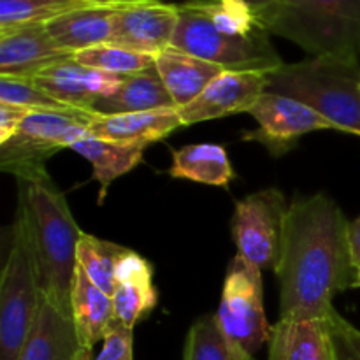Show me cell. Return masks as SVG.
<instances>
[{
	"label": "cell",
	"mask_w": 360,
	"mask_h": 360,
	"mask_svg": "<svg viewBox=\"0 0 360 360\" xmlns=\"http://www.w3.org/2000/svg\"><path fill=\"white\" fill-rule=\"evenodd\" d=\"M94 360H134V329L116 320L102 341V350Z\"/></svg>",
	"instance_id": "cell-30"
},
{
	"label": "cell",
	"mask_w": 360,
	"mask_h": 360,
	"mask_svg": "<svg viewBox=\"0 0 360 360\" xmlns=\"http://www.w3.org/2000/svg\"><path fill=\"white\" fill-rule=\"evenodd\" d=\"M350 248H352V260L354 267H360V217L350 221Z\"/></svg>",
	"instance_id": "cell-33"
},
{
	"label": "cell",
	"mask_w": 360,
	"mask_h": 360,
	"mask_svg": "<svg viewBox=\"0 0 360 360\" xmlns=\"http://www.w3.org/2000/svg\"><path fill=\"white\" fill-rule=\"evenodd\" d=\"M123 4H91L46 25L60 48L79 53L112 41L115 16Z\"/></svg>",
	"instance_id": "cell-19"
},
{
	"label": "cell",
	"mask_w": 360,
	"mask_h": 360,
	"mask_svg": "<svg viewBox=\"0 0 360 360\" xmlns=\"http://www.w3.org/2000/svg\"><path fill=\"white\" fill-rule=\"evenodd\" d=\"M74 58L83 63V65L94 67V69L102 70V72L120 77L136 76V74H143L155 67L153 55L134 51V49L123 48V46L115 44V42L84 49V51L76 53Z\"/></svg>",
	"instance_id": "cell-28"
},
{
	"label": "cell",
	"mask_w": 360,
	"mask_h": 360,
	"mask_svg": "<svg viewBox=\"0 0 360 360\" xmlns=\"http://www.w3.org/2000/svg\"><path fill=\"white\" fill-rule=\"evenodd\" d=\"M155 67L178 109L199 97L204 88L224 72L221 67L172 46L155 56Z\"/></svg>",
	"instance_id": "cell-20"
},
{
	"label": "cell",
	"mask_w": 360,
	"mask_h": 360,
	"mask_svg": "<svg viewBox=\"0 0 360 360\" xmlns=\"http://www.w3.org/2000/svg\"><path fill=\"white\" fill-rule=\"evenodd\" d=\"M243 2L248 4V6L252 7V9L255 11V13L260 16V14H262L264 11L269 9V7L273 6L274 0H243Z\"/></svg>",
	"instance_id": "cell-36"
},
{
	"label": "cell",
	"mask_w": 360,
	"mask_h": 360,
	"mask_svg": "<svg viewBox=\"0 0 360 360\" xmlns=\"http://www.w3.org/2000/svg\"><path fill=\"white\" fill-rule=\"evenodd\" d=\"M267 79V91L297 98L326 116L334 130L360 137V60L309 56L283 63Z\"/></svg>",
	"instance_id": "cell-4"
},
{
	"label": "cell",
	"mask_w": 360,
	"mask_h": 360,
	"mask_svg": "<svg viewBox=\"0 0 360 360\" xmlns=\"http://www.w3.org/2000/svg\"><path fill=\"white\" fill-rule=\"evenodd\" d=\"M267 360H336L329 319H278Z\"/></svg>",
	"instance_id": "cell-17"
},
{
	"label": "cell",
	"mask_w": 360,
	"mask_h": 360,
	"mask_svg": "<svg viewBox=\"0 0 360 360\" xmlns=\"http://www.w3.org/2000/svg\"><path fill=\"white\" fill-rule=\"evenodd\" d=\"M30 111L32 109L23 108V105L0 102V144L7 143L18 132Z\"/></svg>",
	"instance_id": "cell-31"
},
{
	"label": "cell",
	"mask_w": 360,
	"mask_h": 360,
	"mask_svg": "<svg viewBox=\"0 0 360 360\" xmlns=\"http://www.w3.org/2000/svg\"><path fill=\"white\" fill-rule=\"evenodd\" d=\"M178 21V4H123L115 16L111 42L157 56L172 44Z\"/></svg>",
	"instance_id": "cell-12"
},
{
	"label": "cell",
	"mask_w": 360,
	"mask_h": 360,
	"mask_svg": "<svg viewBox=\"0 0 360 360\" xmlns=\"http://www.w3.org/2000/svg\"><path fill=\"white\" fill-rule=\"evenodd\" d=\"M267 84L269 79L266 72L224 70L204 88L199 97L179 108L183 125L250 112L260 95L267 91Z\"/></svg>",
	"instance_id": "cell-11"
},
{
	"label": "cell",
	"mask_w": 360,
	"mask_h": 360,
	"mask_svg": "<svg viewBox=\"0 0 360 360\" xmlns=\"http://www.w3.org/2000/svg\"><path fill=\"white\" fill-rule=\"evenodd\" d=\"M259 20L311 56L360 60V0H274Z\"/></svg>",
	"instance_id": "cell-5"
},
{
	"label": "cell",
	"mask_w": 360,
	"mask_h": 360,
	"mask_svg": "<svg viewBox=\"0 0 360 360\" xmlns=\"http://www.w3.org/2000/svg\"><path fill=\"white\" fill-rule=\"evenodd\" d=\"M70 313L81 341L90 350H94L98 341H104L105 334L116 322L112 297L91 283L79 266L70 299Z\"/></svg>",
	"instance_id": "cell-22"
},
{
	"label": "cell",
	"mask_w": 360,
	"mask_h": 360,
	"mask_svg": "<svg viewBox=\"0 0 360 360\" xmlns=\"http://www.w3.org/2000/svg\"><path fill=\"white\" fill-rule=\"evenodd\" d=\"M18 360H94L77 334L72 313L42 294L34 327Z\"/></svg>",
	"instance_id": "cell-13"
},
{
	"label": "cell",
	"mask_w": 360,
	"mask_h": 360,
	"mask_svg": "<svg viewBox=\"0 0 360 360\" xmlns=\"http://www.w3.org/2000/svg\"><path fill=\"white\" fill-rule=\"evenodd\" d=\"M91 4H141V2H169V4H181L188 0H86Z\"/></svg>",
	"instance_id": "cell-35"
},
{
	"label": "cell",
	"mask_w": 360,
	"mask_h": 360,
	"mask_svg": "<svg viewBox=\"0 0 360 360\" xmlns=\"http://www.w3.org/2000/svg\"><path fill=\"white\" fill-rule=\"evenodd\" d=\"M148 146L144 144H123L115 141L95 137L91 134L84 136L83 139L76 141L70 146L74 153L81 155L91 164V178L98 183V204L104 202L109 186L120 176L134 171L143 162L144 151Z\"/></svg>",
	"instance_id": "cell-21"
},
{
	"label": "cell",
	"mask_w": 360,
	"mask_h": 360,
	"mask_svg": "<svg viewBox=\"0 0 360 360\" xmlns=\"http://www.w3.org/2000/svg\"><path fill=\"white\" fill-rule=\"evenodd\" d=\"M248 115L257 120L259 127L246 132L243 141L262 144L273 157H281L294 150L306 134L334 129L333 123L311 105L273 91L260 95Z\"/></svg>",
	"instance_id": "cell-10"
},
{
	"label": "cell",
	"mask_w": 360,
	"mask_h": 360,
	"mask_svg": "<svg viewBox=\"0 0 360 360\" xmlns=\"http://www.w3.org/2000/svg\"><path fill=\"white\" fill-rule=\"evenodd\" d=\"M94 111H30L18 132L0 144V171L20 178L46 169L44 164L60 150L72 146L90 134Z\"/></svg>",
	"instance_id": "cell-7"
},
{
	"label": "cell",
	"mask_w": 360,
	"mask_h": 360,
	"mask_svg": "<svg viewBox=\"0 0 360 360\" xmlns=\"http://www.w3.org/2000/svg\"><path fill=\"white\" fill-rule=\"evenodd\" d=\"M74 56L56 44L46 25L0 30V76L34 77Z\"/></svg>",
	"instance_id": "cell-14"
},
{
	"label": "cell",
	"mask_w": 360,
	"mask_h": 360,
	"mask_svg": "<svg viewBox=\"0 0 360 360\" xmlns=\"http://www.w3.org/2000/svg\"><path fill=\"white\" fill-rule=\"evenodd\" d=\"M287 211V199L278 188L259 190L236 202L231 231L238 255L260 271L276 269Z\"/></svg>",
	"instance_id": "cell-9"
},
{
	"label": "cell",
	"mask_w": 360,
	"mask_h": 360,
	"mask_svg": "<svg viewBox=\"0 0 360 360\" xmlns=\"http://www.w3.org/2000/svg\"><path fill=\"white\" fill-rule=\"evenodd\" d=\"M352 288H360V267H359V269H355L354 283H352Z\"/></svg>",
	"instance_id": "cell-37"
},
{
	"label": "cell",
	"mask_w": 360,
	"mask_h": 360,
	"mask_svg": "<svg viewBox=\"0 0 360 360\" xmlns=\"http://www.w3.org/2000/svg\"><path fill=\"white\" fill-rule=\"evenodd\" d=\"M340 313L333 309L329 315L330 320V329H333V343H334V357L336 360H360V355L350 343L348 336L345 334L343 327L340 322Z\"/></svg>",
	"instance_id": "cell-32"
},
{
	"label": "cell",
	"mask_w": 360,
	"mask_h": 360,
	"mask_svg": "<svg viewBox=\"0 0 360 360\" xmlns=\"http://www.w3.org/2000/svg\"><path fill=\"white\" fill-rule=\"evenodd\" d=\"M169 176L176 179H188L200 185L227 188L234 179L227 150L220 144H186L172 151V165Z\"/></svg>",
	"instance_id": "cell-24"
},
{
	"label": "cell",
	"mask_w": 360,
	"mask_h": 360,
	"mask_svg": "<svg viewBox=\"0 0 360 360\" xmlns=\"http://www.w3.org/2000/svg\"><path fill=\"white\" fill-rule=\"evenodd\" d=\"M278 319H329L338 294L352 288L350 221L327 193L288 206L276 269Z\"/></svg>",
	"instance_id": "cell-1"
},
{
	"label": "cell",
	"mask_w": 360,
	"mask_h": 360,
	"mask_svg": "<svg viewBox=\"0 0 360 360\" xmlns=\"http://www.w3.org/2000/svg\"><path fill=\"white\" fill-rule=\"evenodd\" d=\"M111 297L116 320L125 327L134 329L141 320L146 319L158 302L150 260L129 250L116 269V287Z\"/></svg>",
	"instance_id": "cell-16"
},
{
	"label": "cell",
	"mask_w": 360,
	"mask_h": 360,
	"mask_svg": "<svg viewBox=\"0 0 360 360\" xmlns=\"http://www.w3.org/2000/svg\"><path fill=\"white\" fill-rule=\"evenodd\" d=\"M340 322H341V327H343L345 334H347L348 340H350V343L354 345V348L360 355V329H357L355 326H352V323L348 322L347 319H343V316H340Z\"/></svg>",
	"instance_id": "cell-34"
},
{
	"label": "cell",
	"mask_w": 360,
	"mask_h": 360,
	"mask_svg": "<svg viewBox=\"0 0 360 360\" xmlns=\"http://www.w3.org/2000/svg\"><path fill=\"white\" fill-rule=\"evenodd\" d=\"M42 288L30 227L16 211L0 274V360H18L34 327Z\"/></svg>",
	"instance_id": "cell-6"
},
{
	"label": "cell",
	"mask_w": 360,
	"mask_h": 360,
	"mask_svg": "<svg viewBox=\"0 0 360 360\" xmlns=\"http://www.w3.org/2000/svg\"><path fill=\"white\" fill-rule=\"evenodd\" d=\"M178 13L172 48L238 72L271 74L285 63L243 0H188L178 4Z\"/></svg>",
	"instance_id": "cell-2"
},
{
	"label": "cell",
	"mask_w": 360,
	"mask_h": 360,
	"mask_svg": "<svg viewBox=\"0 0 360 360\" xmlns=\"http://www.w3.org/2000/svg\"><path fill=\"white\" fill-rule=\"evenodd\" d=\"M214 316L225 336L250 357H255L269 343L271 326L264 311L262 271L241 255H236L229 264Z\"/></svg>",
	"instance_id": "cell-8"
},
{
	"label": "cell",
	"mask_w": 360,
	"mask_h": 360,
	"mask_svg": "<svg viewBox=\"0 0 360 360\" xmlns=\"http://www.w3.org/2000/svg\"><path fill=\"white\" fill-rule=\"evenodd\" d=\"M129 250L83 232L77 245V266L90 278L91 283L97 285L105 294L112 295L116 287V269Z\"/></svg>",
	"instance_id": "cell-25"
},
{
	"label": "cell",
	"mask_w": 360,
	"mask_h": 360,
	"mask_svg": "<svg viewBox=\"0 0 360 360\" xmlns=\"http://www.w3.org/2000/svg\"><path fill=\"white\" fill-rule=\"evenodd\" d=\"M30 79L70 108L91 111L95 102L115 94L125 77L102 72L94 67L83 65L76 58H69L42 70Z\"/></svg>",
	"instance_id": "cell-15"
},
{
	"label": "cell",
	"mask_w": 360,
	"mask_h": 360,
	"mask_svg": "<svg viewBox=\"0 0 360 360\" xmlns=\"http://www.w3.org/2000/svg\"><path fill=\"white\" fill-rule=\"evenodd\" d=\"M183 360H253L232 343L214 315L195 320L186 334Z\"/></svg>",
	"instance_id": "cell-26"
},
{
	"label": "cell",
	"mask_w": 360,
	"mask_h": 360,
	"mask_svg": "<svg viewBox=\"0 0 360 360\" xmlns=\"http://www.w3.org/2000/svg\"><path fill=\"white\" fill-rule=\"evenodd\" d=\"M179 127H185L179 116V109L167 108L125 115H97L90 123V134L115 143L148 146L162 141Z\"/></svg>",
	"instance_id": "cell-18"
},
{
	"label": "cell",
	"mask_w": 360,
	"mask_h": 360,
	"mask_svg": "<svg viewBox=\"0 0 360 360\" xmlns=\"http://www.w3.org/2000/svg\"><path fill=\"white\" fill-rule=\"evenodd\" d=\"M88 6L86 0H0V30L48 25Z\"/></svg>",
	"instance_id": "cell-27"
},
{
	"label": "cell",
	"mask_w": 360,
	"mask_h": 360,
	"mask_svg": "<svg viewBox=\"0 0 360 360\" xmlns=\"http://www.w3.org/2000/svg\"><path fill=\"white\" fill-rule=\"evenodd\" d=\"M178 108L165 88L157 67L143 74L123 79L118 90L94 104L95 115H125V112L155 111V109Z\"/></svg>",
	"instance_id": "cell-23"
},
{
	"label": "cell",
	"mask_w": 360,
	"mask_h": 360,
	"mask_svg": "<svg viewBox=\"0 0 360 360\" xmlns=\"http://www.w3.org/2000/svg\"><path fill=\"white\" fill-rule=\"evenodd\" d=\"M16 181L18 211L30 227L42 294L70 311L83 231L46 169L20 176Z\"/></svg>",
	"instance_id": "cell-3"
},
{
	"label": "cell",
	"mask_w": 360,
	"mask_h": 360,
	"mask_svg": "<svg viewBox=\"0 0 360 360\" xmlns=\"http://www.w3.org/2000/svg\"><path fill=\"white\" fill-rule=\"evenodd\" d=\"M0 102L23 105L32 111H72L76 109L53 97L30 77L0 76Z\"/></svg>",
	"instance_id": "cell-29"
}]
</instances>
